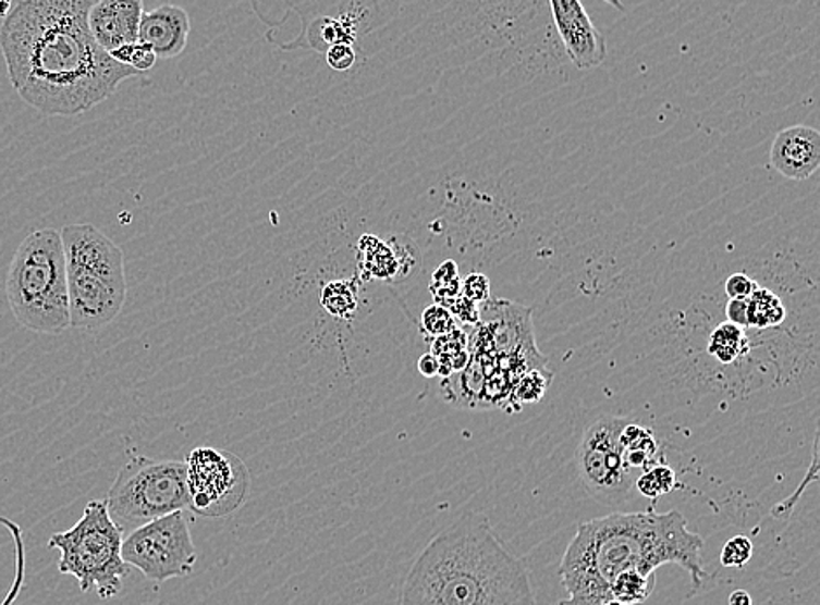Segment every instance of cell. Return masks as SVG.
<instances>
[{"label":"cell","mask_w":820,"mask_h":605,"mask_svg":"<svg viewBox=\"0 0 820 605\" xmlns=\"http://www.w3.org/2000/svg\"><path fill=\"white\" fill-rule=\"evenodd\" d=\"M97 0H22L0 27V49L11 85L46 116H79L144 76L115 62L91 36Z\"/></svg>","instance_id":"6da1fadb"},{"label":"cell","mask_w":820,"mask_h":605,"mask_svg":"<svg viewBox=\"0 0 820 605\" xmlns=\"http://www.w3.org/2000/svg\"><path fill=\"white\" fill-rule=\"evenodd\" d=\"M703 539L687 529L677 509L660 513H611L582 521L560 561L559 578L567 598L559 605H603L611 584L625 570L651 576L666 564L686 570L693 588L707 578L701 561Z\"/></svg>","instance_id":"7a4b0ae2"},{"label":"cell","mask_w":820,"mask_h":605,"mask_svg":"<svg viewBox=\"0 0 820 605\" xmlns=\"http://www.w3.org/2000/svg\"><path fill=\"white\" fill-rule=\"evenodd\" d=\"M400 605H536L527 567L485 515L430 539L404 579Z\"/></svg>","instance_id":"3957f363"},{"label":"cell","mask_w":820,"mask_h":605,"mask_svg":"<svg viewBox=\"0 0 820 605\" xmlns=\"http://www.w3.org/2000/svg\"><path fill=\"white\" fill-rule=\"evenodd\" d=\"M5 298L25 330L62 334L71 328L62 233L42 227L23 238L5 276Z\"/></svg>","instance_id":"277c9868"},{"label":"cell","mask_w":820,"mask_h":605,"mask_svg":"<svg viewBox=\"0 0 820 605\" xmlns=\"http://www.w3.org/2000/svg\"><path fill=\"white\" fill-rule=\"evenodd\" d=\"M71 328L97 331L120 316L126 301L123 250L94 224L62 232Z\"/></svg>","instance_id":"5b68a950"},{"label":"cell","mask_w":820,"mask_h":605,"mask_svg":"<svg viewBox=\"0 0 820 605\" xmlns=\"http://www.w3.org/2000/svg\"><path fill=\"white\" fill-rule=\"evenodd\" d=\"M124 532L115 526L106 501H89L76 526L49 538L48 546L60 552L58 570L74 576L81 592H97L109 601L120 595L130 566L121 557Z\"/></svg>","instance_id":"8992f818"},{"label":"cell","mask_w":820,"mask_h":605,"mask_svg":"<svg viewBox=\"0 0 820 605\" xmlns=\"http://www.w3.org/2000/svg\"><path fill=\"white\" fill-rule=\"evenodd\" d=\"M115 526L132 532L144 523L189 509L186 464L137 455L121 466L106 498Z\"/></svg>","instance_id":"52a82bcc"},{"label":"cell","mask_w":820,"mask_h":605,"mask_svg":"<svg viewBox=\"0 0 820 605\" xmlns=\"http://www.w3.org/2000/svg\"><path fill=\"white\" fill-rule=\"evenodd\" d=\"M121 557L158 584L192 576L198 552L184 511L170 513L128 532Z\"/></svg>","instance_id":"ba28073f"},{"label":"cell","mask_w":820,"mask_h":605,"mask_svg":"<svg viewBox=\"0 0 820 605\" xmlns=\"http://www.w3.org/2000/svg\"><path fill=\"white\" fill-rule=\"evenodd\" d=\"M184 464L193 513L205 518H224L244 506L253 480L244 460L235 454L198 446Z\"/></svg>","instance_id":"9c48e42d"},{"label":"cell","mask_w":820,"mask_h":605,"mask_svg":"<svg viewBox=\"0 0 820 605\" xmlns=\"http://www.w3.org/2000/svg\"><path fill=\"white\" fill-rule=\"evenodd\" d=\"M628 420L603 417L586 429L577 448V471L583 486L597 503L617 506L625 503L635 486V474L628 468L620 434Z\"/></svg>","instance_id":"30bf717a"},{"label":"cell","mask_w":820,"mask_h":605,"mask_svg":"<svg viewBox=\"0 0 820 605\" xmlns=\"http://www.w3.org/2000/svg\"><path fill=\"white\" fill-rule=\"evenodd\" d=\"M282 4L287 10L282 23L296 14L302 28L293 40L280 45V49H310L325 54L331 46L346 42L360 53V39L369 30L371 20L372 8L368 0H282Z\"/></svg>","instance_id":"8fae6325"},{"label":"cell","mask_w":820,"mask_h":605,"mask_svg":"<svg viewBox=\"0 0 820 605\" xmlns=\"http://www.w3.org/2000/svg\"><path fill=\"white\" fill-rule=\"evenodd\" d=\"M554 27L559 32L565 53L582 71L602 65L608 59V45L595 27L579 0H550Z\"/></svg>","instance_id":"7c38bea8"},{"label":"cell","mask_w":820,"mask_h":605,"mask_svg":"<svg viewBox=\"0 0 820 605\" xmlns=\"http://www.w3.org/2000/svg\"><path fill=\"white\" fill-rule=\"evenodd\" d=\"M144 0H97L89 10L88 25L97 45L111 53L138 40Z\"/></svg>","instance_id":"4fadbf2b"},{"label":"cell","mask_w":820,"mask_h":605,"mask_svg":"<svg viewBox=\"0 0 820 605\" xmlns=\"http://www.w3.org/2000/svg\"><path fill=\"white\" fill-rule=\"evenodd\" d=\"M770 161L782 177L807 181L820 166V134L807 125L782 129L773 138Z\"/></svg>","instance_id":"5bb4252c"},{"label":"cell","mask_w":820,"mask_h":605,"mask_svg":"<svg viewBox=\"0 0 820 605\" xmlns=\"http://www.w3.org/2000/svg\"><path fill=\"white\" fill-rule=\"evenodd\" d=\"M189 30L187 11L181 5L163 4L143 14L138 42L149 46L160 60L175 59L186 49Z\"/></svg>","instance_id":"9a60e30c"},{"label":"cell","mask_w":820,"mask_h":605,"mask_svg":"<svg viewBox=\"0 0 820 605\" xmlns=\"http://www.w3.org/2000/svg\"><path fill=\"white\" fill-rule=\"evenodd\" d=\"M359 268L369 279H395L401 270L409 273L412 268L397 261L394 247L375 235H364L359 240Z\"/></svg>","instance_id":"2e32d148"},{"label":"cell","mask_w":820,"mask_h":605,"mask_svg":"<svg viewBox=\"0 0 820 605\" xmlns=\"http://www.w3.org/2000/svg\"><path fill=\"white\" fill-rule=\"evenodd\" d=\"M784 319V305L772 291L758 287L747 298V325H752L756 330H768L781 325Z\"/></svg>","instance_id":"e0dca14e"},{"label":"cell","mask_w":820,"mask_h":605,"mask_svg":"<svg viewBox=\"0 0 820 605\" xmlns=\"http://www.w3.org/2000/svg\"><path fill=\"white\" fill-rule=\"evenodd\" d=\"M657 576H644L639 570L621 572L611 584V598L628 605H639L648 601L654 592Z\"/></svg>","instance_id":"ac0fdd59"},{"label":"cell","mask_w":820,"mask_h":605,"mask_svg":"<svg viewBox=\"0 0 820 605\" xmlns=\"http://www.w3.org/2000/svg\"><path fill=\"white\" fill-rule=\"evenodd\" d=\"M359 289L354 281H333L320 294V302L326 312L340 319H351L357 310Z\"/></svg>","instance_id":"d6986e66"},{"label":"cell","mask_w":820,"mask_h":605,"mask_svg":"<svg viewBox=\"0 0 820 605\" xmlns=\"http://www.w3.org/2000/svg\"><path fill=\"white\" fill-rule=\"evenodd\" d=\"M675 486H677L675 471L663 462L654 464L651 468L640 472L635 480V489L639 490V494L644 497L651 498L652 503H657L658 498L670 494Z\"/></svg>","instance_id":"ffe728a7"},{"label":"cell","mask_w":820,"mask_h":605,"mask_svg":"<svg viewBox=\"0 0 820 605\" xmlns=\"http://www.w3.org/2000/svg\"><path fill=\"white\" fill-rule=\"evenodd\" d=\"M742 343H744L742 328L732 324V322H724L710 334L709 354L714 356L718 361L733 362L741 354Z\"/></svg>","instance_id":"44dd1931"},{"label":"cell","mask_w":820,"mask_h":605,"mask_svg":"<svg viewBox=\"0 0 820 605\" xmlns=\"http://www.w3.org/2000/svg\"><path fill=\"white\" fill-rule=\"evenodd\" d=\"M430 293L435 296L436 302L444 308L461 296L462 281L455 261L449 259L443 264H439L430 282Z\"/></svg>","instance_id":"7402d4cb"},{"label":"cell","mask_w":820,"mask_h":605,"mask_svg":"<svg viewBox=\"0 0 820 605\" xmlns=\"http://www.w3.org/2000/svg\"><path fill=\"white\" fill-rule=\"evenodd\" d=\"M621 446L625 454H639L648 457L652 462H660L658 457V441L651 429L637 423H626L620 434Z\"/></svg>","instance_id":"603a6c76"},{"label":"cell","mask_w":820,"mask_h":605,"mask_svg":"<svg viewBox=\"0 0 820 605\" xmlns=\"http://www.w3.org/2000/svg\"><path fill=\"white\" fill-rule=\"evenodd\" d=\"M754 544L747 535H735L721 550V566L726 569H744L752 558Z\"/></svg>","instance_id":"cb8c5ba5"},{"label":"cell","mask_w":820,"mask_h":605,"mask_svg":"<svg viewBox=\"0 0 820 605\" xmlns=\"http://www.w3.org/2000/svg\"><path fill=\"white\" fill-rule=\"evenodd\" d=\"M817 481H819V441H817L816 436L810 471H807V477L803 478L801 483H799V486L798 489H796V492H794V494H791L790 497L785 498V501H782L781 504L773 506V518H790L791 515H793V509L796 508V504L799 503V497H801L805 489H808V485H810V483H817Z\"/></svg>","instance_id":"d4e9b609"},{"label":"cell","mask_w":820,"mask_h":605,"mask_svg":"<svg viewBox=\"0 0 820 605\" xmlns=\"http://www.w3.org/2000/svg\"><path fill=\"white\" fill-rule=\"evenodd\" d=\"M421 328L432 338H439V336H444V334L457 330V321L453 319L449 308L441 307L436 302L421 313Z\"/></svg>","instance_id":"484cf974"},{"label":"cell","mask_w":820,"mask_h":605,"mask_svg":"<svg viewBox=\"0 0 820 605\" xmlns=\"http://www.w3.org/2000/svg\"><path fill=\"white\" fill-rule=\"evenodd\" d=\"M550 382L551 374L548 371H530L516 383L515 399L522 400V403H537L544 396Z\"/></svg>","instance_id":"4316f807"},{"label":"cell","mask_w":820,"mask_h":605,"mask_svg":"<svg viewBox=\"0 0 820 605\" xmlns=\"http://www.w3.org/2000/svg\"><path fill=\"white\" fill-rule=\"evenodd\" d=\"M357 54H359V49L355 46L340 42V45H333L326 49V63H328L329 69L336 72L352 71L357 63Z\"/></svg>","instance_id":"83f0119b"},{"label":"cell","mask_w":820,"mask_h":605,"mask_svg":"<svg viewBox=\"0 0 820 605\" xmlns=\"http://www.w3.org/2000/svg\"><path fill=\"white\" fill-rule=\"evenodd\" d=\"M462 296L469 299V301L476 302V305H485L490 299V281L484 273H469V275L462 281Z\"/></svg>","instance_id":"f1b7e54d"},{"label":"cell","mask_w":820,"mask_h":605,"mask_svg":"<svg viewBox=\"0 0 820 605\" xmlns=\"http://www.w3.org/2000/svg\"><path fill=\"white\" fill-rule=\"evenodd\" d=\"M758 282L752 281L750 276L745 273H733L724 284V291H726L727 298L730 299H747L752 296L754 291L758 289Z\"/></svg>","instance_id":"f546056e"},{"label":"cell","mask_w":820,"mask_h":605,"mask_svg":"<svg viewBox=\"0 0 820 605\" xmlns=\"http://www.w3.org/2000/svg\"><path fill=\"white\" fill-rule=\"evenodd\" d=\"M450 313H452L455 321L464 322V324H478L479 321V307L476 302L469 301L464 296H458L457 299H453L449 307Z\"/></svg>","instance_id":"4dcf8cb0"},{"label":"cell","mask_w":820,"mask_h":605,"mask_svg":"<svg viewBox=\"0 0 820 605\" xmlns=\"http://www.w3.org/2000/svg\"><path fill=\"white\" fill-rule=\"evenodd\" d=\"M156 62H158V57H156L155 51L149 46L143 45V42H138L137 40L134 45L132 59H130V67L135 69L140 74H146V72L155 69Z\"/></svg>","instance_id":"1f68e13d"},{"label":"cell","mask_w":820,"mask_h":605,"mask_svg":"<svg viewBox=\"0 0 820 605\" xmlns=\"http://www.w3.org/2000/svg\"><path fill=\"white\" fill-rule=\"evenodd\" d=\"M727 322L745 328L747 325V299H730L726 307Z\"/></svg>","instance_id":"d6a6232c"},{"label":"cell","mask_w":820,"mask_h":605,"mask_svg":"<svg viewBox=\"0 0 820 605\" xmlns=\"http://www.w3.org/2000/svg\"><path fill=\"white\" fill-rule=\"evenodd\" d=\"M418 371H420L427 379H432L436 374H439V361L435 354H426L420 357L418 361Z\"/></svg>","instance_id":"836d02e7"},{"label":"cell","mask_w":820,"mask_h":605,"mask_svg":"<svg viewBox=\"0 0 820 605\" xmlns=\"http://www.w3.org/2000/svg\"><path fill=\"white\" fill-rule=\"evenodd\" d=\"M730 605H752V596L745 590H735V592L727 598Z\"/></svg>","instance_id":"e575fe53"},{"label":"cell","mask_w":820,"mask_h":605,"mask_svg":"<svg viewBox=\"0 0 820 605\" xmlns=\"http://www.w3.org/2000/svg\"><path fill=\"white\" fill-rule=\"evenodd\" d=\"M13 10V0H0V18H5Z\"/></svg>","instance_id":"d590c367"},{"label":"cell","mask_w":820,"mask_h":605,"mask_svg":"<svg viewBox=\"0 0 820 605\" xmlns=\"http://www.w3.org/2000/svg\"><path fill=\"white\" fill-rule=\"evenodd\" d=\"M603 2H608L612 8H616L617 11H625V5H623L621 0H603Z\"/></svg>","instance_id":"8d00e7d4"},{"label":"cell","mask_w":820,"mask_h":605,"mask_svg":"<svg viewBox=\"0 0 820 605\" xmlns=\"http://www.w3.org/2000/svg\"><path fill=\"white\" fill-rule=\"evenodd\" d=\"M603 605H628L625 604V602L614 601V598H611V601L605 602Z\"/></svg>","instance_id":"74e56055"}]
</instances>
